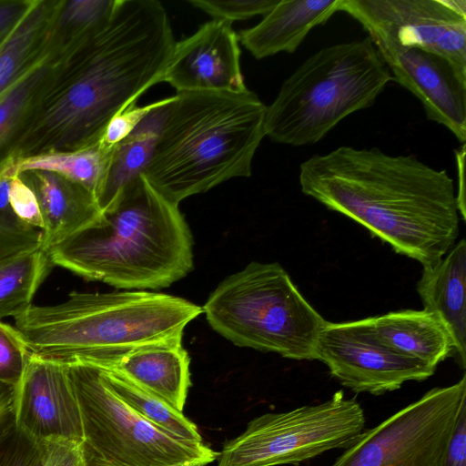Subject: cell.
Masks as SVG:
<instances>
[{"label":"cell","instance_id":"obj_1","mask_svg":"<svg viewBox=\"0 0 466 466\" xmlns=\"http://www.w3.org/2000/svg\"><path fill=\"white\" fill-rule=\"evenodd\" d=\"M176 41L157 0H117L108 24L78 46L9 160L97 142L110 120L162 82Z\"/></svg>","mask_w":466,"mask_h":466},{"label":"cell","instance_id":"obj_2","mask_svg":"<svg viewBox=\"0 0 466 466\" xmlns=\"http://www.w3.org/2000/svg\"><path fill=\"white\" fill-rule=\"evenodd\" d=\"M299 181L304 195L423 268L436 265L459 236L453 179L414 155L341 146L303 161Z\"/></svg>","mask_w":466,"mask_h":466},{"label":"cell","instance_id":"obj_3","mask_svg":"<svg viewBox=\"0 0 466 466\" xmlns=\"http://www.w3.org/2000/svg\"><path fill=\"white\" fill-rule=\"evenodd\" d=\"M54 266L116 289L167 288L193 269V239L178 205L143 176L92 224L51 247Z\"/></svg>","mask_w":466,"mask_h":466},{"label":"cell","instance_id":"obj_4","mask_svg":"<svg viewBox=\"0 0 466 466\" xmlns=\"http://www.w3.org/2000/svg\"><path fill=\"white\" fill-rule=\"evenodd\" d=\"M202 308L180 297L145 290L73 291L62 302L31 304L14 318L30 354L106 367L133 349L182 340Z\"/></svg>","mask_w":466,"mask_h":466},{"label":"cell","instance_id":"obj_5","mask_svg":"<svg viewBox=\"0 0 466 466\" xmlns=\"http://www.w3.org/2000/svg\"><path fill=\"white\" fill-rule=\"evenodd\" d=\"M266 105L250 90L177 92L143 171L179 204L233 177H249L265 136Z\"/></svg>","mask_w":466,"mask_h":466},{"label":"cell","instance_id":"obj_6","mask_svg":"<svg viewBox=\"0 0 466 466\" xmlns=\"http://www.w3.org/2000/svg\"><path fill=\"white\" fill-rule=\"evenodd\" d=\"M391 80L369 36L321 48L266 106L265 136L292 147L316 144L341 120L371 106Z\"/></svg>","mask_w":466,"mask_h":466},{"label":"cell","instance_id":"obj_7","mask_svg":"<svg viewBox=\"0 0 466 466\" xmlns=\"http://www.w3.org/2000/svg\"><path fill=\"white\" fill-rule=\"evenodd\" d=\"M203 312L210 327L233 344L295 360H316L326 320L277 262H251L223 279Z\"/></svg>","mask_w":466,"mask_h":466},{"label":"cell","instance_id":"obj_8","mask_svg":"<svg viewBox=\"0 0 466 466\" xmlns=\"http://www.w3.org/2000/svg\"><path fill=\"white\" fill-rule=\"evenodd\" d=\"M65 366L80 410L86 466L208 465L218 459L203 442L177 439L137 415L106 386L98 367Z\"/></svg>","mask_w":466,"mask_h":466},{"label":"cell","instance_id":"obj_9","mask_svg":"<svg viewBox=\"0 0 466 466\" xmlns=\"http://www.w3.org/2000/svg\"><path fill=\"white\" fill-rule=\"evenodd\" d=\"M363 409L342 390L316 405L270 412L250 420L224 443L218 466L294 464L333 449H346L364 431Z\"/></svg>","mask_w":466,"mask_h":466},{"label":"cell","instance_id":"obj_10","mask_svg":"<svg viewBox=\"0 0 466 466\" xmlns=\"http://www.w3.org/2000/svg\"><path fill=\"white\" fill-rule=\"evenodd\" d=\"M466 405V376L436 387L372 429L363 431L330 466H441Z\"/></svg>","mask_w":466,"mask_h":466},{"label":"cell","instance_id":"obj_11","mask_svg":"<svg viewBox=\"0 0 466 466\" xmlns=\"http://www.w3.org/2000/svg\"><path fill=\"white\" fill-rule=\"evenodd\" d=\"M339 11L370 38L435 54L466 78L465 0H341Z\"/></svg>","mask_w":466,"mask_h":466},{"label":"cell","instance_id":"obj_12","mask_svg":"<svg viewBox=\"0 0 466 466\" xmlns=\"http://www.w3.org/2000/svg\"><path fill=\"white\" fill-rule=\"evenodd\" d=\"M316 360L344 387L356 393L380 395L410 380L432 376L436 368L384 348L365 330L360 319L326 321L316 347Z\"/></svg>","mask_w":466,"mask_h":466},{"label":"cell","instance_id":"obj_13","mask_svg":"<svg viewBox=\"0 0 466 466\" xmlns=\"http://www.w3.org/2000/svg\"><path fill=\"white\" fill-rule=\"evenodd\" d=\"M370 39L390 70L392 80L418 98L428 119L445 127L464 144L466 78L461 76L447 60L435 54L402 46L383 38Z\"/></svg>","mask_w":466,"mask_h":466},{"label":"cell","instance_id":"obj_14","mask_svg":"<svg viewBox=\"0 0 466 466\" xmlns=\"http://www.w3.org/2000/svg\"><path fill=\"white\" fill-rule=\"evenodd\" d=\"M13 410L15 427L37 441L83 443L80 410L63 363L30 354Z\"/></svg>","mask_w":466,"mask_h":466},{"label":"cell","instance_id":"obj_15","mask_svg":"<svg viewBox=\"0 0 466 466\" xmlns=\"http://www.w3.org/2000/svg\"><path fill=\"white\" fill-rule=\"evenodd\" d=\"M231 24L212 19L176 42L162 82L177 92L248 90L240 66L239 38Z\"/></svg>","mask_w":466,"mask_h":466},{"label":"cell","instance_id":"obj_16","mask_svg":"<svg viewBox=\"0 0 466 466\" xmlns=\"http://www.w3.org/2000/svg\"><path fill=\"white\" fill-rule=\"evenodd\" d=\"M47 46L45 56L0 97V170L35 119L76 49Z\"/></svg>","mask_w":466,"mask_h":466},{"label":"cell","instance_id":"obj_17","mask_svg":"<svg viewBox=\"0 0 466 466\" xmlns=\"http://www.w3.org/2000/svg\"><path fill=\"white\" fill-rule=\"evenodd\" d=\"M18 175L38 200L44 222L41 247L46 251L101 215L94 193L76 181L43 170H28Z\"/></svg>","mask_w":466,"mask_h":466},{"label":"cell","instance_id":"obj_18","mask_svg":"<svg viewBox=\"0 0 466 466\" xmlns=\"http://www.w3.org/2000/svg\"><path fill=\"white\" fill-rule=\"evenodd\" d=\"M369 335L399 355L434 368L453 356L450 331L441 318L425 309H406L360 319Z\"/></svg>","mask_w":466,"mask_h":466},{"label":"cell","instance_id":"obj_19","mask_svg":"<svg viewBox=\"0 0 466 466\" xmlns=\"http://www.w3.org/2000/svg\"><path fill=\"white\" fill-rule=\"evenodd\" d=\"M341 0H279L256 25L238 38L257 59L294 53L309 33L339 12Z\"/></svg>","mask_w":466,"mask_h":466},{"label":"cell","instance_id":"obj_20","mask_svg":"<svg viewBox=\"0 0 466 466\" xmlns=\"http://www.w3.org/2000/svg\"><path fill=\"white\" fill-rule=\"evenodd\" d=\"M189 363L182 340H173L133 349L100 368L120 371L140 388L182 411L191 386Z\"/></svg>","mask_w":466,"mask_h":466},{"label":"cell","instance_id":"obj_21","mask_svg":"<svg viewBox=\"0 0 466 466\" xmlns=\"http://www.w3.org/2000/svg\"><path fill=\"white\" fill-rule=\"evenodd\" d=\"M466 241L461 238L434 266L423 268L417 292L423 309L437 313L452 339L453 356L466 365Z\"/></svg>","mask_w":466,"mask_h":466},{"label":"cell","instance_id":"obj_22","mask_svg":"<svg viewBox=\"0 0 466 466\" xmlns=\"http://www.w3.org/2000/svg\"><path fill=\"white\" fill-rule=\"evenodd\" d=\"M171 99L172 96L155 101L137 127L112 147L95 193L101 211L111 205L127 183L143 173L152 157Z\"/></svg>","mask_w":466,"mask_h":466},{"label":"cell","instance_id":"obj_23","mask_svg":"<svg viewBox=\"0 0 466 466\" xmlns=\"http://www.w3.org/2000/svg\"><path fill=\"white\" fill-rule=\"evenodd\" d=\"M60 0H33L0 46V97L47 53L48 36Z\"/></svg>","mask_w":466,"mask_h":466},{"label":"cell","instance_id":"obj_24","mask_svg":"<svg viewBox=\"0 0 466 466\" xmlns=\"http://www.w3.org/2000/svg\"><path fill=\"white\" fill-rule=\"evenodd\" d=\"M112 147L99 140L73 151H46L14 159L0 170V176L13 177L28 170L54 172L76 181L95 195L109 160Z\"/></svg>","mask_w":466,"mask_h":466},{"label":"cell","instance_id":"obj_25","mask_svg":"<svg viewBox=\"0 0 466 466\" xmlns=\"http://www.w3.org/2000/svg\"><path fill=\"white\" fill-rule=\"evenodd\" d=\"M53 266L40 246L0 257V320L32 304Z\"/></svg>","mask_w":466,"mask_h":466},{"label":"cell","instance_id":"obj_26","mask_svg":"<svg viewBox=\"0 0 466 466\" xmlns=\"http://www.w3.org/2000/svg\"><path fill=\"white\" fill-rule=\"evenodd\" d=\"M98 368L106 386L137 415L177 439L202 442L198 427L182 411L175 410L159 398L140 388L120 371L109 368Z\"/></svg>","mask_w":466,"mask_h":466},{"label":"cell","instance_id":"obj_27","mask_svg":"<svg viewBox=\"0 0 466 466\" xmlns=\"http://www.w3.org/2000/svg\"><path fill=\"white\" fill-rule=\"evenodd\" d=\"M117 0H60L52 21L48 46L74 49L110 21Z\"/></svg>","mask_w":466,"mask_h":466},{"label":"cell","instance_id":"obj_28","mask_svg":"<svg viewBox=\"0 0 466 466\" xmlns=\"http://www.w3.org/2000/svg\"><path fill=\"white\" fill-rule=\"evenodd\" d=\"M10 181L0 176V257L41 247L42 231L21 222L10 207Z\"/></svg>","mask_w":466,"mask_h":466},{"label":"cell","instance_id":"obj_29","mask_svg":"<svg viewBox=\"0 0 466 466\" xmlns=\"http://www.w3.org/2000/svg\"><path fill=\"white\" fill-rule=\"evenodd\" d=\"M29 357L30 352L18 330L0 320V383L16 387Z\"/></svg>","mask_w":466,"mask_h":466},{"label":"cell","instance_id":"obj_30","mask_svg":"<svg viewBox=\"0 0 466 466\" xmlns=\"http://www.w3.org/2000/svg\"><path fill=\"white\" fill-rule=\"evenodd\" d=\"M46 442L37 441L15 426L0 442V466H44Z\"/></svg>","mask_w":466,"mask_h":466},{"label":"cell","instance_id":"obj_31","mask_svg":"<svg viewBox=\"0 0 466 466\" xmlns=\"http://www.w3.org/2000/svg\"><path fill=\"white\" fill-rule=\"evenodd\" d=\"M279 0H187L193 7L209 15L213 19L232 23L258 15L268 14Z\"/></svg>","mask_w":466,"mask_h":466},{"label":"cell","instance_id":"obj_32","mask_svg":"<svg viewBox=\"0 0 466 466\" xmlns=\"http://www.w3.org/2000/svg\"><path fill=\"white\" fill-rule=\"evenodd\" d=\"M9 203L14 214L21 222L42 231L44 222L38 200L33 189L20 175L11 177Z\"/></svg>","mask_w":466,"mask_h":466},{"label":"cell","instance_id":"obj_33","mask_svg":"<svg viewBox=\"0 0 466 466\" xmlns=\"http://www.w3.org/2000/svg\"><path fill=\"white\" fill-rule=\"evenodd\" d=\"M153 106L154 102L141 106L136 104L129 106L110 120L99 141L113 147L137 127Z\"/></svg>","mask_w":466,"mask_h":466},{"label":"cell","instance_id":"obj_34","mask_svg":"<svg viewBox=\"0 0 466 466\" xmlns=\"http://www.w3.org/2000/svg\"><path fill=\"white\" fill-rule=\"evenodd\" d=\"M46 442V457L44 466H86L82 444L53 440Z\"/></svg>","mask_w":466,"mask_h":466},{"label":"cell","instance_id":"obj_35","mask_svg":"<svg viewBox=\"0 0 466 466\" xmlns=\"http://www.w3.org/2000/svg\"><path fill=\"white\" fill-rule=\"evenodd\" d=\"M441 466H466V405L459 414Z\"/></svg>","mask_w":466,"mask_h":466},{"label":"cell","instance_id":"obj_36","mask_svg":"<svg viewBox=\"0 0 466 466\" xmlns=\"http://www.w3.org/2000/svg\"><path fill=\"white\" fill-rule=\"evenodd\" d=\"M33 0H0V46L25 16Z\"/></svg>","mask_w":466,"mask_h":466},{"label":"cell","instance_id":"obj_37","mask_svg":"<svg viewBox=\"0 0 466 466\" xmlns=\"http://www.w3.org/2000/svg\"><path fill=\"white\" fill-rule=\"evenodd\" d=\"M15 387L0 383V442L15 426Z\"/></svg>","mask_w":466,"mask_h":466},{"label":"cell","instance_id":"obj_38","mask_svg":"<svg viewBox=\"0 0 466 466\" xmlns=\"http://www.w3.org/2000/svg\"><path fill=\"white\" fill-rule=\"evenodd\" d=\"M465 144L456 150L455 158L458 171L459 191L456 196L460 216L465 220V186H464V166H465Z\"/></svg>","mask_w":466,"mask_h":466},{"label":"cell","instance_id":"obj_39","mask_svg":"<svg viewBox=\"0 0 466 466\" xmlns=\"http://www.w3.org/2000/svg\"><path fill=\"white\" fill-rule=\"evenodd\" d=\"M176 466H208L201 463H187V464H181V465H176Z\"/></svg>","mask_w":466,"mask_h":466},{"label":"cell","instance_id":"obj_40","mask_svg":"<svg viewBox=\"0 0 466 466\" xmlns=\"http://www.w3.org/2000/svg\"><path fill=\"white\" fill-rule=\"evenodd\" d=\"M295 466H298V465H295Z\"/></svg>","mask_w":466,"mask_h":466}]
</instances>
